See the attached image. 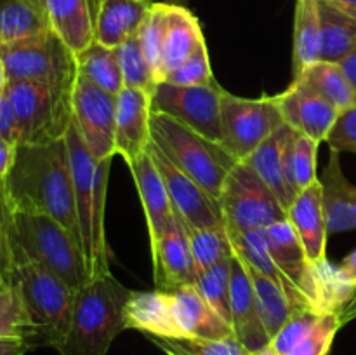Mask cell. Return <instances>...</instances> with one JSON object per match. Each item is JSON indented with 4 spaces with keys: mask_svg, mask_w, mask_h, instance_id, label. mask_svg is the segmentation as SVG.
Returning a JSON list of instances; mask_svg holds the SVG:
<instances>
[{
    "mask_svg": "<svg viewBox=\"0 0 356 355\" xmlns=\"http://www.w3.org/2000/svg\"><path fill=\"white\" fill-rule=\"evenodd\" d=\"M320 61L318 0H296L292 79Z\"/></svg>",
    "mask_w": 356,
    "mask_h": 355,
    "instance_id": "f1b7e54d",
    "label": "cell"
},
{
    "mask_svg": "<svg viewBox=\"0 0 356 355\" xmlns=\"http://www.w3.org/2000/svg\"><path fill=\"white\" fill-rule=\"evenodd\" d=\"M318 146V141L294 131L285 153V167H287V181L296 195L318 180L316 176Z\"/></svg>",
    "mask_w": 356,
    "mask_h": 355,
    "instance_id": "d590c367",
    "label": "cell"
},
{
    "mask_svg": "<svg viewBox=\"0 0 356 355\" xmlns=\"http://www.w3.org/2000/svg\"><path fill=\"white\" fill-rule=\"evenodd\" d=\"M153 0H97L94 40L106 47H118L139 33Z\"/></svg>",
    "mask_w": 356,
    "mask_h": 355,
    "instance_id": "44dd1931",
    "label": "cell"
},
{
    "mask_svg": "<svg viewBox=\"0 0 356 355\" xmlns=\"http://www.w3.org/2000/svg\"><path fill=\"white\" fill-rule=\"evenodd\" d=\"M152 143V94L124 87L117 94L115 117V155L134 164Z\"/></svg>",
    "mask_w": 356,
    "mask_h": 355,
    "instance_id": "5bb4252c",
    "label": "cell"
},
{
    "mask_svg": "<svg viewBox=\"0 0 356 355\" xmlns=\"http://www.w3.org/2000/svg\"><path fill=\"white\" fill-rule=\"evenodd\" d=\"M327 143L330 150L336 152H351L356 153V103L346 110L339 111L329 136Z\"/></svg>",
    "mask_w": 356,
    "mask_h": 355,
    "instance_id": "ee69618b",
    "label": "cell"
},
{
    "mask_svg": "<svg viewBox=\"0 0 356 355\" xmlns=\"http://www.w3.org/2000/svg\"><path fill=\"white\" fill-rule=\"evenodd\" d=\"M156 347L169 355H250L235 336L221 340H200V338H152Z\"/></svg>",
    "mask_w": 356,
    "mask_h": 355,
    "instance_id": "f35d334b",
    "label": "cell"
},
{
    "mask_svg": "<svg viewBox=\"0 0 356 355\" xmlns=\"http://www.w3.org/2000/svg\"><path fill=\"white\" fill-rule=\"evenodd\" d=\"M325 2L334 3V6L341 7V9L356 14V0H325Z\"/></svg>",
    "mask_w": 356,
    "mask_h": 355,
    "instance_id": "f5cc1de1",
    "label": "cell"
},
{
    "mask_svg": "<svg viewBox=\"0 0 356 355\" xmlns=\"http://www.w3.org/2000/svg\"><path fill=\"white\" fill-rule=\"evenodd\" d=\"M148 150L163 183H165L174 211L183 218L186 226H190V228H211V226L225 225L218 198L207 194L197 181H193L183 171L177 169L155 143H149Z\"/></svg>",
    "mask_w": 356,
    "mask_h": 355,
    "instance_id": "4fadbf2b",
    "label": "cell"
},
{
    "mask_svg": "<svg viewBox=\"0 0 356 355\" xmlns=\"http://www.w3.org/2000/svg\"><path fill=\"white\" fill-rule=\"evenodd\" d=\"M186 230L198 274L235 256V246H233V240L226 225L211 226V228H190V226H186Z\"/></svg>",
    "mask_w": 356,
    "mask_h": 355,
    "instance_id": "e575fe53",
    "label": "cell"
},
{
    "mask_svg": "<svg viewBox=\"0 0 356 355\" xmlns=\"http://www.w3.org/2000/svg\"><path fill=\"white\" fill-rule=\"evenodd\" d=\"M143 52H145L148 65L152 68L155 82L165 80L163 73V35H165V2H155L145 24L139 30Z\"/></svg>",
    "mask_w": 356,
    "mask_h": 355,
    "instance_id": "74e56055",
    "label": "cell"
},
{
    "mask_svg": "<svg viewBox=\"0 0 356 355\" xmlns=\"http://www.w3.org/2000/svg\"><path fill=\"white\" fill-rule=\"evenodd\" d=\"M125 329H138L152 338H184L174 313L172 292L132 291L125 305Z\"/></svg>",
    "mask_w": 356,
    "mask_h": 355,
    "instance_id": "d6986e66",
    "label": "cell"
},
{
    "mask_svg": "<svg viewBox=\"0 0 356 355\" xmlns=\"http://www.w3.org/2000/svg\"><path fill=\"white\" fill-rule=\"evenodd\" d=\"M225 89L212 80L204 86L156 84L152 110L176 118L202 136L221 143V100Z\"/></svg>",
    "mask_w": 356,
    "mask_h": 355,
    "instance_id": "8fae6325",
    "label": "cell"
},
{
    "mask_svg": "<svg viewBox=\"0 0 356 355\" xmlns=\"http://www.w3.org/2000/svg\"><path fill=\"white\" fill-rule=\"evenodd\" d=\"M233 240V246H235V253L245 261L249 267L256 268L257 271H261L263 275L270 277L271 281L277 282L282 289L285 291V294L289 296L292 305L298 310H306L309 306V303L306 301L305 296L298 291V289L292 287L289 284L287 278L282 275V271L278 270V267L275 265L273 258L270 254V247H268L266 233L264 230H254V232L242 233V235H229Z\"/></svg>",
    "mask_w": 356,
    "mask_h": 355,
    "instance_id": "83f0119b",
    "label": "cell"
},
{
    "mask_svg": "<svg viewBox=\"0 0 356 355\" xmlns=\"http://www.w3.org/2000/svg\"><path fill=\"white\" fill-rule=\"evenodd\" d=\"M28 350L31 347L23 340H0V355H24Z\"/></svg>",
    "mask_w": 356,
    "mask_h": 355,
    "instance_id": "681fc988",
    "label": "cell"
},
{
    "mask_svg": "<svg viewBox=\"0 0 356 355\" xmlns=\"http://www.w3.org/2000/svg\"><path fill=\"white\" fill-rule=\"evenodd\" d=\"M292 228L298 233L309 261L327 260V219L323 207V187L320 178L296 195L287 211Z\"/></svg>",
    "mask_w": 356,
    "mask_h": 355,
    "instance_id": "ac0fdd59",
    "label": "cell"
},
{
    "mask_svg": "<svg viewBox=\"0 0 356 355\" xmlns=\"http://www.w3.org/2000/svg\"><path fill=\"white\" fill-rule=\"evenodd\" d=\"M165 2L170 3V6H184L188 0H165Z\"/></svg>",
    "mask_w": 356,
    "mask_h": 355,
    "instance_id": "11a10c76",
    "label": "cell"
},
{
    "mask_svg": "<svg viewBox=\"0 0 356 355\" xmlns=\"http://www.w3.org/2000/svg\"><path fill=\"white\" fill-rule=\"evenodd\" d=\"M10 82H35L73 90L79 77L76 54L54 30L0 47Z\"/></svg>",
    "mask_w": 356,
    "mask_h": 355,
    "instance_id": "52a82bcc",
    "label": "cell"
},
{
    "mask_svg": "<svg viewBox=\"0 0 356 355\" xmlns=\"http://www.w3.org/2000/svg\"><path fill=\"white\" fill-rule=\"evenodd\" d=\"M9 202L6 197L3 181H0V274H6L10 260V239H9Z\"/></svg>",
    "mask_w": 356,
    "mask_h": 355,
    "instance_id": "f6af8a7d",
    "label": "cell"
},
{
    "mask_svg": "<svg viewBox=\"0 0 356 355\" xmlns=\"http://www.w3.org/2000/svg\"><path fill=\"white\" fill-rule=\"evenodd\" d=\"M33 2H35V3H37V6H38V7H42V9H44V10H45V2H44V0H33Z\"/></svg>",
    "mask_w": 356,
    "mask_h": 355,
    "instance_id": "9f6ffc18",
    "label": "cell"
},
{
    "mask_svg": "<svg viewBox=\"0 0 356 355\" xmlns=\"http://www.w3.org/2000/svg\"><path fill=\"white\" fill-rule=\"evenodd\" d=\"M292 136L294 129L284 124L245 160L256 171L257 176L268 184V188L277 195L285 211H289L296 198L294 190L287 181V167H285V153Z\"/></svg>",
    "mask_w": 356,
    "mask_h": 355,
    "instance_id": "603a6c76",
    "label": "cell"
},
{
    "mask_svg": "<svg viewBox=\"0 0 356 355\" xmlns=\"http://www.w3.org/2000/svg\"><path fill=\"white\" fill-rule=\"evenodd\" d=\"M250 355H278V354L273 350V348L270 347V345H268V347H264L263 350H257V352H254V354H250Z\"/></svg>",
    "mask_w": 356,
    "mask_h": 355,
    "instance_id": "db71d44e",
    "label": "cell"
},
{
    "mask_svg": "<svg viewBox=\"0 0 356 355\" xmlns=\"http://www.w3.org/2000/svg\"><path fill=\"white\" fill-rule=\"evenodd\" d=\"M193 285L212 310L232 326V258L200 271Z\"/></svg>",
    "mask_w": 356,
    "mask_h": 355,
    "instance_id": "8d00e7d4",
    "label": "cell"
},
{
    "mask_svg": "<svg viewBox=\"0 0 356 355\" xmlns=\"http://www.w3.org/2000/svg\"><path fill=\"white\" fill-rule=\"evenodd\" d=\"M152 141L170 162L207 194L221 197L222 184L238 160L219 141L209 139L176 118L152 110Z\"/></svg>",
    "mask_w": 356,
    "mask_h": 355,
    "instance_id": "8992f818",
    "label": "cell"
},
{
    "mask_svg": "<svg viewBox=\"0 0 356 355\" xmlns=\"http://www.w3.org/2000/svg\"><path fill=\"white\" fill-rule=\"evenodd\" d=\"M115 117L117 96L79 73L72 94V120L96 160L115 157Z\"/></svg>",
    "mask_w": 356,
    "mask_h": 355,
    "instance_id": "7c38bea8",
    "label": "cell"
},
{
    "mask_svg": "<svg viewBox=\"0 0 356 355\" xmlns=\"http://www.w3.org/2000/svg\"><path fill=\"white\" fill-rule=\"evenodd\" d=\"M3 188L10 209L51 216L80 242L75 190L65 138L44 145L19 143L13 169L3 180Z\"/></svg>",
    "mask_w": 356,
    "mask_h": 355,
    "instance_id": "6da1fadb",
    "label": "cell"
},
{
    "mask_svg": "<svg viewBox=\"0 0 356 355\" xmlns=\"http://www.w3.org/2000/svg\"><path fill=\"white\" fill-rule=\"evenodd\" d=\"M339 270L350 284L356 285V249L344 258L343 263L339 265Z\"/></svg>",
    "mask_w": 356,
    "mask_h": 355,
    "instance_id": "f907efd6",
    "label": "cell"
},
{
    "mask_svg": "<svg viewBox=\"0 0 356 355\" xmlns=\"http://www.w3.org/2000/svg\"><path fill=\"white\" fill-rule=\"evenodd\" d=\"M275 101L289 127L318 143L327 141V136L339 115L329 101L298 82H291L284 93L275 96Z\"/></svg>",
    "mask_w": 356,
    "mask_h": 355,
    "instance_id": "2e32d148",
    "label": "cell"
},
{
    "mask_svg": "<svg viewBox=\"0 0 356 355\" xmlns=\"http://www.w3.org/2000/svg\"><path fill=\"white\" fill-rule=\"evenodd\" d=\"M47 30V13L33 0H0V47Z\"/></svg>",
    "mask_w": 356,
    "mask_h": 355,
    "instance_id": "f546056e",
    "label": "cell"
},
{
    "mask_svg": "<svg viewBox=\"0 0 356 355\" xmlns=\"http://www.w3.org/2000/svg\"><path fill=\"white\" fill-rule=\"evenodd\" d=\"M129 291L111 271L92 277L75 296L72 324L61 355H106L125 329Z\"/></svg>",
    "mask_w": 356,
    "mask_h": 355,
    "instance_id": "3957f363",
    "label": "cell"
},
{
    "mask_svg": "<svg viewBox=\"0 0 356 355\" xmlns=\"http://www.w3.org/2000/svg\"><path fill=\"white\" fill-rule=\"evenodd\" d=\"M153 271L156 289L174 291L197 281V265L191 253L188 230L183 218L174 211V219L162 239L152 247Z\"/></svg>",
    "mask_w": 356,
    "mask_h": 355,
    "instance_id": "9a60e30c",
    "label": "cell"
},
{
    "mask_svg": "<svg viewBox=\"0 0 356 355\" xmlns=\"http://www.w3.org/2000/svg\"><path fill=\"white\" fill-rule=\"evenodd\" d=\"M9 84H10V79H9V73H7L6 63H3V59L0 58V96L7 93Z\"/></svg>",
    "mask_w": 356,
    "mask_h": 355,
    "instance_id": "816d5d0a",
    "label": "cell"
},
{
    "mask_svg": "<svg viewBox=\"0 0 356 355\" xmlns=\"http://www.w3.org/2000/svg\"><path fill=\"white\" fill-rule=\"evenodd\" d=\"M9 237L24 256L51 270L75 292L90 281L80 242L51 216L10 209Z\"/></svg>",
    "mask_w": 356,
    "mask_h": 355,
    "instance_id": "5b68a950",
    "label": "cell"
},
{
    "mask_svg": "<svg viewBox=\"0 0 356 355\" xmlns=\"http://www.w3.org/2000/svg\"><path fill=\"white\" fill-rule=\"evenodd\" d=\"M344 320L336 313H325L320 317L305 340L296 345L287 355H327L334 343L337 331L343 327Z\"/></svg>",
    "mask_w": 356,
    "mask_h": 355,
    "instance_id": "b9f144b4",
    "label": "cell"
},
{
    "mask_svg": "<svg viewBox=\"0 0 356 355\" xmlns=\"http://www.w3.org/2000/svg\"><path fill=\"white\" fill-rule=\"evenodd\" d=\"M16 148L17 145L0 138V181L6 180L7 174L13 169L14 159H16Z\"/></svg>",
    "mask_w": 356,
    "mask_h": 355,
    "instance_id": "7dc6e473",
    "label": "cell"
},
{
    "mask_svg": "<svg viewBox=\"0 0 356 355\" xmlns=\"http://www.w3.org/2000/svg\"><path fill=\"white\" fill-rule=\"evenodd\" d=\"M0 340H23L30 347L33 341L26 305L9 271L0 274Z\"/></svg>",
    "mask_w": 356,
    "mask_h": 355,
    "instance_id": "836d02e7",
    "label": "cell"
},
{
    "mask_svg": "<svg viewBox=\"0 0 356 355\" xmlns=\"http://www.w3.org/2000/svg\"><path fill=\"white\" fill-rule=\"evenodd\" d=\"M76 63H79L80 75L86 77L99 89L117 96L125 87L115 47H106L94 40L89 47L76 54Z\"/></svg>",
    "mask_w": 356,
    "mask_h": 355,
    "instance_id": "d6a6232c",
    "label": "cell"
},
{
    "mask_svg": "<svg viewBox=\"0 0 356 355\" xmlns=\"http://www.w3.org/2000/svg\"><path fill=\"white\" fill-rule=\"evenodd\" d=\"M65 139L70 167H72L73 190H75L80 244H82L87 274L92 278L110 271L106 235H104V209H106V190L113 159H94L80 138L73 120Z\"/></svg>",
    "mask_w": 356,
    "mask_h": 355,
    "instance_id": "7a4b0ae2",
    "label": "cell"
},
{
    "mask_svg": "<svg viewBox=\"0 0 356 355\" xmlns=\"http://www.w3.org/2000/svg\"><path fill=\"white\" fill-rule=\"evenodd\" d=\"M320 317H322V313L315 312V310H299L284 324V327L278 331L277 336L270 341V347L278 355H287L296 345H299L305 340L306 334L315 327Z\"/></svg>",
    "mask_w": 356,
    "mask_h": 355,
    "instance_id": "7bdbcfd3",
    "label": "cell"
},
{
    "mask_svg": "<svg viewBox=\"0 0 356 355\" xmlns=\"http://www.w3.org/2000/svg\"><path fill=\"white\" fill-rule=\"evenodd\" d=\"M240 260H242V258H240ZM243 265H245L247 271H249L250 275V281H252L257 310H259V317L261 320H263V326L264 329H266L270 340H273V338L277 336L278 331L284 327V324L287 322L296 312H299V310L292 305L289 296L285 294V291L277 284V282L271 281L270 277L263 275L261 271H257L256 268L249 267L245 261H243Z\"/></svg>",
    "mask_w": 356,
    "mask_h": 355,
    "instance_id": "1f68e13d",
    "label": "cell"
},
{
    "mask_svg": "<svg viewBox=\"0 0 356 355\" xmlns=\"http://www.w3.org/2000/svg\"><path fill=\"white\" fill-rule=\"evenodd\" d=\"M51 28L75 54L94 42L89 0H44Z\"/></svg>",
    "mask_w": 356,
    "mask_h": 355,
    "instance_id": "d4e9b609",
    "label": "cell"
},
{
    "mask_svg": "<svg viewBox=\"0 0 356 355\" xmlns=\"http://www.w3.org/2000/svg\"><path fill=\"white\" fill-rule=\"evenodd\" d=\"M323 187V207H325L329 233H343L356 230V187L348 181L341 169L339 152L330 150V159L320 176Z\"/></svg>",
    "mask_w": 356,
    "mask_h": 355,
    "instance_id": "7402d4cb",
    "label": "cell"
},
{
    "mask_svg": "<svg viewBox=\"0 0 356 355\" xmlns=\"http://www.w3.org/2000/svg\"><path fill=\"white\" fill-rule=\"evenodd\" d=\"M214 79L211 68V59H209V49L207 42L204 40L195 47L190 58L167 75L165 82L176 84V86H204V84H211Z\"/></svg>",
    "mask_w": 356,
    "mask_h": 355,
    "instance_id": "60d3db41",
    "label": "cell"
},
{
    "mask_svg": "<svg viewBox=\"0 0 356 355\" xmlns=\"http://www.w3.org/2000/svg\"><path fill=\"white\" fill-rule=\"evenodd\" d=\"M275 96L240 97L225 90L221 100V145L245 162L277 129L284 125Z\"/></svg>",
    "mask_w": 356,
    "mask_h": 355,
    "instance_id": "30bf717a",
    "label": "cell"
},
{
    "mask_svg": "<svg viewBox=\"0 0 356 355\" xmlns=\"http://www.w3.org/2000/svg\"><path fill=\"white\" fill-rule=\"evenodd\" d=\"M7 271L19 287L33 326L31 347H54L59 350L72 324L76 292L51 270L24 256L13 244Z\"/></svg>",
    "mask_w": 356,
    "mask_h": 355,
    "instance_id": "277c9868",
    "label": "cell"
},
{
    "mask_svg": "<svg viewBox=\"0 0 356 355\" xmlns=\"http://www.w3.org/2000/svg\"><path fill=\"white\" fill-rule=\"evenodd\" d=\"M170 292H172L176 320L184 338L221 340V338L235 336L232 326L212 310V306L202 298L195 285H183Z\"/></svg>",
    "mask_w": 356,
    "mask_h": 355,
    "instance_id": "cb8c5ba5",
    "label": "cell"
},
{
    "mask_svg": "<svg viewBox=\"0 0 356 355\" xmlns=\"http://www.w3.org/2000/svg\"><path fill=\"white\" fill-rule=\"evenodd\" d=\"M19 125V143L44 145L63 139L72 124L73 90L35 82L7 87Z\"/></svg>",
    "mask_w": 356,
    "mask_h": 355,
    "instance_id": "9c48e42d",
    "label": "cell"
},
{
    "mask_svg": "<svg viewBox=\"0 0 356 355\" xmlns=\"http://www.w3.org/2000/svg\"><path fill=\"white\" fill-rule=\"evenodd\" d=\"M320 61L339 63L356 47V14L318 0Z\"/></svg>",
    "mask_w": 356,
    "mask_h": 355,
    "instance_id": "4316f807",
    "label": "cell"
},
{
    "mask_svg": "<svg viewBox=\"0 0 356 355\" xmlns=\"http://www.w3.org/2000/svg\"><path fill=\"white\" fill-rule=\"evenodd\" d=\"M0 138L19 145V125L9 94L0 96Z\"/></svg>",
    "mask_w": 356,
    "mask_h": 355,
    "instance_id": "bcb514c9",
    "label": "cell"
},
{
    "mask_svg": "<svg viewBox=\"0 0 356 355\" xmlns=\"http://www.w3.org/2000/svg\"><path fill=\"white\" fill-rule=\"evenodd\" d=\"M219 205L229 235L266 230L275 223L289 219L277 195L247 162H238L228 174Z\"/></svg>",
    "mask_w": 356,
    "mask_h": 355,
    "instance_id": "ba28073f",
    "label": "cell"
},
{
    "mask_svg": "<svg viewBox=\"0 0 356 355\" xmlns=\"http://www.w3.org/2000/svg\"><path fill=\"white\" fill-rule=\"evenodd\" d=\"M115 49H117L122 75H124V86L153 94L156 82L148 65V59L143 52L139 35H134V37L129 38L127 42H124V44Z\"/></svg>",
    "mask_w": 356,
    "mask_h": 355,
    "instance_id": "ab89813d",
    "label": "cell"
},
{
    "mask_svg": "<svg viewBox=\"0 0 356 355\" xmlns=\"http://www.w3.org/2000/svg\"><path fill=\"white\" fill-rule=\"evenodd\" d=\"M301 86L308 87L320 97L329 101L337 111H343L356 103V90L348 82L346 75L343 73L337 63L318 61L308 66L301 75L292 79Z\"/></svg>",
    "mask_w": 356,
    "mask_h": 355,
    "instance_id": "4dcf8cb0",
    "label": "cell"
},
{
    "mask_svg": "<svg viewBox=\"0 0 356 355\" xmlns=\"http://www.w3.org/2000/svg\"><path fill=\"white\" fill-rule=\"evenodd\" d=\"M232 327L236 340L249 350L250 354L263 350L270 345V336L263 326V320L257 310L254 285L245 265L238 254L232 258Z\"/></svg>",
    "mask_w": 356,
    "mask_h": 355,
    "instance_id": "e0dca14e",
    "label": "cell"
},
{
    "mask_svg": "<svg viewBox=\"0 0 356 355\" xmlns=\"http://www.w3.org/2000/svg\"><path fill=\"white\" fill-rule=\"evenodd\" d=\"M204 40L200 23L184 6L165 2V35H163V73L179 68ZM165 82V80H163Z\"/></svg>",
    "mask_w": 356,
    "mask_h": 355,
    "instance_id": "484cf974",
    "label": "cell"
},
{
    "mask_svg": "<svg viewBox=\"0 0 356 355\" xmlns=\"http://www.w3.org/2000/svg\"><path fill=\"white\" fill-rule=\"evenodd\" d=\"M132 176H134L136 188L141 197L143 209L146 214V223H148L149 232V246H155L174 219V207L170 202L169 191H167L165 183L153 162L149 150L143 153L134 164L129 166Z\"/></svg>",
    "mask_w": 356,
    "mask_h": 355,
    "instance_id": "ffe728a7",
    "label": "cell"
},
{
    "mask_svg": "<svg viewBox=\"0 0 356 355\" xmlns=\"http://www.w3.org/2000/svg\"><path fill=\"white\" fill-rule=\"evenodd\" d=\"M337 65L341 66L343 73L346 75L348 82H350L351 87L356 90V47L351 52H348Z\"/></svg>",
    "mask_w": 356,
    "mask_h": 355,
    "instance_id": "c3c4849f",
    "label": "cell"
}]
</instances>
